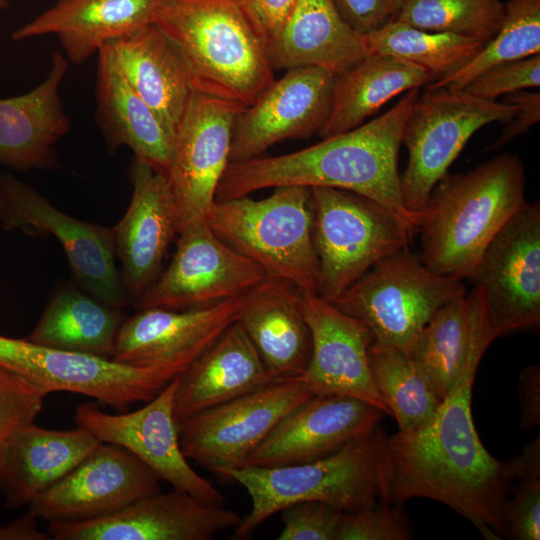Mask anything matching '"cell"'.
Listing matches in <instances>:
<instances>
[{
  "mask_svg": "<svg viewBox=\"0 0 540 540\" xmlns=\"http://www.w3.org/2000/svg\"><path fill=\"white\" fill-rule=\"evenodd\" d=\"M273 70L315 66L334 74L367 55L363 35L342 17L333 0H299L267 43Z\"/></svg>",
  "mask_w": 540,
  "mask_h": 540,
  "instance_id": "obj_29",
  "label": "cell"
},
{
  "mask_svg": "<svg viewBox=\"0 0 540 540\" xmlns=\"http://www.w3.org/2000/svg\"><path fill=\"white\" fill-rule=\"evenodd\" d=\"M178 235L170 264L135 302L137 309L209 307L268 279L257 263L220 240L207 221L189 224Z\"/></svg>",
  "mask_w": 540,
  "mask_h": 540,
  "instance_id": "obj_14",
  "label": "cell"
},
{
  "mask_svg": "<svg viewBox=\"0 0 540 540\" xmlns=\"http://www.w3.org/2000/svg\"><path fill=\"white\" fill-rule=\"evenodd\" d=\"M264 283L244 295L209 307L138 309L121 324L111 359L178 375L229 325L240 319Z\"/></svg>",
  "mask_w": 540,
  "mask_h": 540,
  "instance_id": "obj_16",
  "label": "cell"
},
{
  "mask_svg": "<svg viewBox=\"0 0 540 540\" xmlns=\"http://www.w3.org/2000/svg\"><path fill=\"white\" fill-rule=\"evenodd\" d=\"M240 519L224 505L174 489L142 497L93 520L49 523L48 534L55 540H210Z\"/></svg>",
  "mask_w": 540,
  "mask_h": 540,
  "instance_id": "obj_20",
  "label": "cell"
},
{
  "mask_svg": "<svg viewBox=\"0 0 540 540\" xmlns=\"http://www.w3.org/2000/svg\"><path fill=\"white\" fill-rule=\"evenodd\" d=\"M101 441L85 428H42L35 422L17 429L0 457V491L11 508L30 505L68 474Z\"/></svg>",
  "mask_w": 540,
  "mask_h": 540,
  "instance_id": "obj_27",
  "label": "cell"
},
{
  "mask_svg": "<svg viewBox=\"0 0 540 540\" xmlns=\"http://www.w3.org/2000/svg\"><path fill=\"white\" fill-rule=\"evenodd\" d=\"M540 54V0H509L496 35L469 62L426 85L462 90L474 78L501 63Z\"/></svg>",
  "mask_w": 540,
  "mask_h": 540,
  "instance_id": "obj_37",
  "label": "cell"
},
{
  "mask_svg": "<svg viewBox=\"0 0 540 540\" xmlns=\"http://www.w3.org/2000/svg\"><path fill=\"white\" fill-rule=\"evenodd\" d=\"M499 336L496 325L479 336L452 388L425 424L386 437L383 472V502H441L488 540L506 536L504 510L513 480L507 462L493 457L482 444L471 402L478 366Z\"/></svg>",
  "mask_w": 540,
  "mask_h": 540,
  "instance_id": "obj_1",
  "label": "cell"
},
{
  "mask_svg": "<svg viewBox=\"0 0 540 540\" xmlns=\"http://www.w3.org/2000/svg\"><path fill=\"white\" fill-rule=\"evenodd\" d=\"M523 161L505 152L476 168L446 174L419 214L420 260L438 275L471 278L490 242L527 202Z\"/></svg>",
  "mask_w": 540,
  "mask_h": 540,
  "instance_id": "obj_3",
  "label": "cell"
},
{
  "mask_svg": "<svg viewBox=\"0 0 540 540\" xmlns=\"http://www.w3.org/2000/svg\"><path fill=\"white\" fill-rule=\"evenodd\" d=\"M363 38L367 54L402 58L428 71L434 81L465 65L486 44L470 37L421 30L395 18Z\"/></svg>",
  "mask_w": 540,
  "mask_h": 540,
  "instance_id": "obj_35",
  "label": "cell"
},
{
  "mask_svg": "<svg viewBox=\"0 0 540 540\" xmlns=\"http://www.w3.org/2000/svg\"><path fill=\"white\" fill-rule=\"evenodd\" d=\"M503 102L514 104L517 111L507 122L498 138L487 147L486 151H497L525 134L540 120V93L518 90L504 96Z\"/></svg>",
  "mask_w": 540,
  "mask_h": 540,
  "instance_id": "obj_45",
  "label": "cell"
},
{
  "mask_svg": "<svg viewBox=\"0 0 540 540\" xmlns=\"http://www.w3.org/2000/svg\"><path fill=\"white\" fill-rule=\"evenodd\" d=\"M129 174L131 200L112 232L122 284L135 304L163 271L178 222L165 173L135 158Z\"/></svg>",
  "mask_w": 540,
  "mask_h": 540,
  "instance_id": "obj_23",
  "label": "cell"
},
{
  "mask_svg": "<svg viewBox=\"0 0 540 540\" xmlns=\"http://www.w3.org/2000/svg\"><path fill=\"white\" fill-rule=\"evenodd\" d=\"M386 437L378 426L366 437L316 461L229 471L225 477L245 487L252 502L232 539L249 538L266 519L298 502L320 501L344 513L382 502Z\"/></svg>",
  "mask_w": 540,
  "mask_h": 540,
  "instance_id": "obj_5",
  "label": "cell"
},
{
  "mask_svg": "<svg viewBox=\"0 0 540 540\" xmlns=\"http://www.w3.org/2000/svg\"><path fill=\"white\" fill-rule=\"evenodd\" d=\"M177 378L174 397L177 425L275 381L239 320L229 325Z\"/></svg>",
  "mask_w": 540,
  "mask_h": 540,
  "instance_id": "obj_24",
  "label": "cell"
},
{
  "mask_svg": "<svg viewBox=\"0 0 540 540\" xmlns=\"http://www.w3.org/2000/svg\"><path fill=\"white\" fill-rule=\"evenodd\" d=\"M240 105L194 89L177 125L166 172L178 232L207 221L218 185L230 163L235 118Z\"/></svg>",
  "mask_w": 540,
  "mask_h": 540,
  "instance_id": "obj_13",
  "label": "cell"
},
{
  "mask_svg": "<svg viewBox=\"0 0 540 540\" xmlns=\"http://www.w3.org/2000/svg\"><path fill=\"white\" fill-rule=\"evenodd\" d=\"M334 76L327 69L306 66L287 70L282 78L274 79L237 114L230 163L259 157L283 140L319 132L329 114Z\"/></svg>",
  "mask_w": 540,
  "mask_h": 540,
  "instance_id": "obj_19",
  "label": "cell"
},
{
  "mask_svg": "<svg viewBox=\"0 0 540 540\" xmlns=\"http://www.w3.org/2000/svg\"><path fill=\"white\" fill-rule=\"evenodd\" d=\"M0 229L55 237L79 287L120 309L130 303L116 266L112 228L69 216L29 184L4 173L0 174Z\"/></svg>",
  "mask_w": 540,
  "mask_h": 540,
  "instance_id": "obj_10",
  "label": "cell"
},
{
  "mask_svg": "<svg viewBox=\"0 0 540 540\" xmlns=\"http://www.w3.org/2000/svg\"><path fill=\"white\" fill-rule=\"evenodd\" d=\"M318 294L335 301L373 265L407 248L412 235L387 208L359 194L310 187Z\"/></svg>",
  "mask_w": 540,
  "mask_h": 540,
  "instance_id": "obj_8",
  "label": "cell"
},
{
  "mask_svg": "<svg viewBox=\"0 0 540 540\" xmlns=\"http://www.w3.org/2000/svg\"><path fill=\"white\" fill-rule=\"evenodd\" d=\"M67 69L64 54L55 52L42 83L21 96L0 98V164L18 170L57 165L55 144L70 130L60 98Z\"/></svg>",
  "mask_w": 540,
  "mask_h": 540,
  "instance_id": "obj_25",
  "label": "cell"
},
{
  "mask_svg": "<svg viewBox=\"0 0 540 540\" xmlns=\"http://www.w3.org/2000/svg\"><path fill=\"white\" fill-rule=\"evenodd\" d=\"M465 293L461 281L431 271L407 247L378 261L332 304L365 324L374 342L409 355L434 313Z\"/></svg>",
  "mask_w": 540,
  "mask_h": 540,
  "instance_id": "obj_7",
  "label": "cell"
},
{
  "mask_svg": "<svg viewBox=\"0 0 540 540\" xmlns=\"http://www.w3.org/2000/svg\"><path fill=\"white\" fill-rule=\"evenodd\" d=\"M102 48L175 136L193 84L188 65L173 41L152 23Z\"/></svg>",
  "mask_w": 540,
  "mask_h": 540,
  "instance_id": "obj_28",
  "label": "cell"
},
{
  "mask_svg": "<svg viewBox=\"0 0 540 540\" xmlns=\"http://www.w3.org/2000/svg\"><path fill=\"white\" fill-rule=\"evenodd\" d=\"M516 111L514 104L480 99L463 90L426 88L417 97L403 130L408 163L400 175L403 203L416 223L471 136L492 122H509Z\"/></svg>",
  "mask_w": 540,
  "mask_h": 540,
  "instance_id": "obj_9",
  "label": "cell"
},
{
  "mask_svg": "<svg viewBox=\"0 0 540 540\" xmlns=\"http://www.w3.org/2000/svg\"><path fill=\"white\" fill-rule=\"evenodd\" d=\"M412 527L400 505L380 502L373 507L343 513L338 540H407Z\"/></svg>",
  "mask_w": 540,
  "mask_h": 540,
  "instance_id": "obj_41",
  "label": "cell"
},
{
  "mask_svg": "<svg viewBox=\"0 0 540 540\" xmlns=\"http://www.w3.org/2000/svg\"><path fill=\"white\" fill-rule=\"evenodd\" d=\"M344 20L361 35L369 34L396 17L391 0H333Z\"/></svg>",
  "mask_w": 540,
  "mask_h": 540,
  "instance_id": "obj_44",
  "label": "cell"
},
{
  "mask_svg": "<svg viewBox=\"0 0 540 540\" xmlns=\"http://www.w3.org/2000/svg\"><path fill=\"white\" fill-rule=\"evenodd\" d=\"M154 23L183 55L194 89L247 108L275 79L244 0H161Z\"/></svg>",
  "mask_w": 540,
  "mask_h": 540,
  "instance_id": "obj_4",
  "label": "cell"
},
{
  "mask_svg": "<svg viewBox=\"0 0 540 540\" xmlns=\"http://www.w3.org/2000/svg\"><path fill=\"white\" fill-rule=\"evenodd\" d=\"M385 415L354 397L312 396L276 424L244 467H279L325 458L372 433Z\"/></svg>",
  "mask_w": 540,
  "mask_h": 540,
  "instance_id": "obj_21",
  "label": "cell"
},
{
  "mask_svg": "<svg viewBox=\"0 0 540 540\" xmlns=\"http://www.w3.org/2000/svg\"><path fill=\"white\" fill-rule=\"evenodd\" d=\"M279 540H338L343 513L320 501H303L284 508Z\"/></svg>",
  "mask_w": 540,
  "mask_h": 540,
  "instance_id": "obj_43",
  "label": "cell"
},
{
  "mask_svg": "<svg viewBox=\"0 0 540 540\" xmlns=\"http://www.w3.org/2000/svg\"><path fill=\"white\" fill-rule=\"evenodd\" d=\"M520 406L519 425L533 429L540 424V368L536 365L525 367L518 382Z\"/></svg>",
  "mask_w": 540,
  "mask_h": 540,
  "instance_id": "obj_47",
  "label": "cell"
},
{
  "mask_svg": "<svg viewBox=\"0 0 540 540\" xmlns=\"http://www.w3.org/2000/svg\"><path fill=\"white\" fill-rule=\"evenodd\" d=\"M393 6H394V9L396 11V15L400 9V7L403 5V3L405 2V0H391Z\"/></svg>",
  "mask_w": 540,
  "mask_h": 540,
  "instance_id": "obj_49",
  "label": "cell"
},
{
  "mask_svg": "<svg viewBox=\"0 0 540 540\" xmlns=\"http://www.w3.org/2000/svg\"><path fill=\"white\" fill-rule=\"evenodd\" d=\"M505 14L500 0H405L395 19L415 28L488 43Z\"/></svg>",
  "mask_w": 540,
  "mask_h": 540,
  "instance_id": "obj_38",
  "label": "cell"
},
{
  "mask_svg": "<svg viewBox=\"0 0 540 540\" xmlns=\"http://www.w3.org/2000/svg\"><path fill=\"white\" fill-rule=\"evenodd\" d=\"M207 222L220 240L257 263L268 279L318 293L320 265L309 187L278 186L260 200L244 195L216 201Z\"/></svg>",
  "mask_w": 540,
  "mask_h": 540,
  "instance_id": "obj_6",
  "label": "cell"
},
{
  "mask_svg": "<svg viewBox=\"0 0 540 540\" xmlns=\"http://www.w3.org/2000/svg\"><path fill=\"white\" fill-rule=\"evenodd\" d=\"M38 518L30 511L21 518L0 526V540H49L50 535L38 529Z\"/></svg>",
  "mask_w": 540,
  "mask_h": 540,
  "instance_id": "obj_48",
  "label": "cell"
},
{
  "mask_svg": "<svg viewBox=\"0 0 540 540\" xmlns=\"http://www.w3.org/2000/svg\"><path fill=\"white\" fill-rule=\"evenodd\" d=\"M433 81L428 71L402 58L367 54L335 74L329 114L318 133L325 138L352 130L398 94Z\"/></svg>",
  "mask_w": 540,
  "mask_h": 540,
  "instance_id": "obj_33",
  "label": "cell"
},
{
  "mask_svg": "<svg viewBox=\"0 0 540 540\" xmlns=\"http://www.w3.org/2000/svg\"><path fill=\"white\" fill-rule=\"evenodd\" d=\"M418 96L419 89H412L381 116L307 148L230 163L218 185L216 201L287 185L342 189L387 208L413 236L416 218L403 203L398 156Z\"/></svg>",
  "mask_w": 540,
  "mask_h": 540,
  "instance_id": "obj_2",
  "label": "cell"
},
{
  "mask_svg": "<svg viewBox=\"0 0 540 540\" xmlns=\"http://www.w3.org/2000/svg\"><path fill=\"white\" fill-rule=\"evenodd\" d=\"M160 481L150 467L124 447L100 442L33 500L29 511L48 524L93 520L160 492Z\"/></svg>",
  "mask_w": 540,
  "mask_h": 540,
  "instance_id": "obj_17",
  "label": "cell"
},
{
  "mask_svg": "<svg viewBox=\"0 0 540 540\" xmlns=\"http://www.w3.org/2000/svg\"><path fill=\"white\" fill-rule=\"evenodd\" d=\"M507 462L513 483L504 518L506 536L514 540L540 539V435Z\"/></svg>",
  "mask_w": 540,
  "mask_h": 540,
  "instance_id": "obj_39",
  "label": "cell"
},
{
  "mask_svg": "<svg viewBox=\"0 0 540 540\" xmlns=\"http://www.w3.org/2000/svg\"><path fill=\"white\" fill-rule=\"evenodd\" d=\"M540 86V54L498 64L484 71L462 90L488 101Z\"/></svg>",
  "mask_w": 540,
  "mask_h": 540,
  "instance_id": "obj_42",
  "label": "cell"
},
{
  "mask_svg": "<svg viewBox=\"0 0 540 540\" xmlns=\"http://www.w3.org/2000/svg\"><path fill=\"white\" fill-rule=\"evenodd\" d=\"M368 359L373 380L395 417L399 431L414 430L434 415L441 400L408 354L373 342L368 349Z\"/></svg>",
  "mask_w": 540,
  "mask_h": 540,
  "instance_id": "obj_36",
  "label": "cell"
},
{
  "mask_svg": "<svg viewBox=\"0 0 540 540\" xmlns=\"http://www.w3.org/2000/svg\"><path fill=\"white\" fill-rule=\"evenodd\" d=\"M496 325L483 288L441 306L416 338L410 358L442 401L452 388L479 336Z\"/></svg>",
  "mask_w": 540,
  "mask_h": 540,
  "instance_id": "obj_32",
  "label": "cell"
},
{
  "mask_svg": "<svg viewBox=\"0 0 540 540\" xmlns=\"http://www.w3.org/2000/svg\"><path fill=\"white\" fill-rule=\"evenodd\" d=\"M504 335L540 325V203L526 202L484 251L472 276Z\"/></svg>",
  "mask_w": 540,
  "mask_h": 540,
  "instance_id": "obj_18",
  "label": "cell"
},
{
  "mask_svg": "<svg viewBox=\"0 0 540 540\" xmlns=\"http://www.w3.org/2000/svg\"><path fill=\"white\" fill-rule=\"evenodd\" d=\"M299 0H244L246 10L267 43L280 31Z\"/></svg>",
  "mask_w": 540,
  "mask_h": 540,
  "instance_id": "obj_46",
  "label": "cell"
},
{
  "mask_svg": "<svg viewBox=\"0 0 540 540\" xmlns=\"http://www.w3.org/2000/svg\"><path fill=\"white\" fill-rule=\"evenodd\" d=\"M177 375L140 409L122 414L102 411L94 403L77 406L74 421L101 442L124 447L150 467L174 489L215 505H225L224 496L199 475L183 454L174 417Z\"/></svg>",
  "mask_w": 540,
  "mask_h": 540,
  "instance_id": "obj_15",
  "label": "cell"
},
{
  "mask_svg": "<svg viewBox=\"0 0 540 540\" xmlns=\"http://www.w3.org/2000/svg\"><path fill=\"white\" fill-rule=\"evenodd\" d=\"M300 299L312 334L311 359L301 377L308 389L313 395L354 397L392 416L372 377L370 330L317 292L300 290Z\"/></svg>",
  "mask_w": 540,
  "mask_h": 540,
  "instance_id": "obj_22",
  "label": "cell"
},
{
  "mask_svg": "<svg viewBox=\"0 0 540 540\" xmlns=\"http://www.w3.org/2000/svg\"><path fill=\"white\" fill-rule=\"evenodd\" d=\"M123 321V309L67 283L55 289L26 339L56 349L112 358Z\"/></svg>",
  "mask_w": 540,
  "mask_h": 540,
  "instance_id": "obj_34",
  "label": "cell"
},
{
  "mask_svg": "<svg viewBox=\"0 0 540 540\" xmlns=\"http://www.w3.org/2000/svg\"><path fill=\"white\" fill-rule=\"evenodd\" d=\"M47 395L36 382L0 365V457L12 434L35 422Z\"/></svg>",
  "mask_w": 540,
  "mask_h": 540,
  "instance_id": "obj_40",
  "label": "cell"
},
{
  "mask_svg": "<svg viewBox=\"0 0 540 540\" xmlns=\"http://www.w3.org/2000/svg\"><path fill=\"white\" fill-rule=\"evenodd\" d=\"M161 0H57L12 39L55 35L64 56L81 64L111 41L154 23Z\"/></svg>",
  "mask_w": 540,
  "mask_h": 540,
  "instance_id": "obj_26",
  "label": "cell"
},
{
  "mask_svg": "<svg viewBox=\"0 0 540 540\" xmlns=\"http://www.w3.org/2000/svg\"><path fill=\"white\" fill-rule=\"evenodd\" d=\"M312 396L301 377L275 380L180 423L181 450L187 459L226 476L244 467L276 424Z\"/></svg>",
  "mask_w": 540,
  "mask_h": 540,
  "instance_id": "obj_11",
  "label": "cell"
},
{
  "mask_svg": "<svg viewBox=\"0 0 540 540\" xmlns=\"http://www.w3.org/2000/svg\"><path fill=\"white\" fill-rule=\"evenodd\" d=\"M239 322L275 380L303 376L311 359L312 334L298 288L267 279Z\"/></svg>",
  "mask_w": 540,
  "mask_h": 540,
  "instance_id": "obj_30",
  "label": "cell"
},
{
  "mask_svg": "<svg viewBox=\"0 0 540 540\" xmlns=\"http://www.w3.org/2000/svg\"><path fill=\"white\" fill-rule=\"evenodd\" d=\"M0 365L36 382L47 394H82L119 411L151 400L175 377L160 368L130 366L2 335Z\"/></svg>",
  "mask_w": 540,
  "mask_h": 540,
  "instance_id": "obj_12",
  "label": "cell"
},
{
  "mask_svg": "<svg viewBox=\"0 0 540 540\" xmlns=\"http://www.w3.org/2000/svg\"><path fill=\"white\" fill-rule=\"evenodd\" d=\"M96 103V116L108 149L126 146L136 159L166 174L174 135L128 84L103 48L98 51Z\"/></svg>",
  "mask_w": 540,
  "mask_h": 540,
  "instance_id": "obj_31",
  "label": "cell"
},
{
  "mask_svg": "<svg viewBox=\"0 0 540 540\" xmlns=\"http://www.w3.org/2000/svg\"><path fill=\"white\" fill-rule=\"evenodd\" d=\"M9 6L8 0H0V10L6 9Z\"/></svg>",
  "mask_w": 540,
  "mask_h": 540,
  "instance_id": "obj_50",
  "label": "cell"
}]
</instances>
